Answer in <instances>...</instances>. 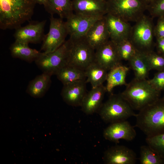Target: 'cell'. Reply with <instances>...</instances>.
I'll return each instance as SVG.
<instances>
[{
    "mask_svg": "<svg viewBox=\"0 0 164 164\" xmlns=\"http://www.w3.org/2000/svg\"><path fill=\"white\" fill-rule=\"evenodd\" d=\"M36 3L35 0H0V28L16 29L30 20Z\"/></svg>",
    "mask_w": 164,
    "mask_h": 164,
    "instance_id": "obj_1",
    "label": "cell"
},
{
    "mask_svg": "<svg viewBox=\"0 0 164 164\" xmlns=\"http://www.w3.org/2000/svg\"><path fill=\"white\" fill-rule=\"evenodd\" d=\"M126 86L120 94L133 110L139 111L160 98V92L154 88L148 80L134 78Z\"/></svg>",
    "mask_w": 164,
    "mask_h": 164,
    "instance_id": "obj_2",
    "label": "cell"
},
{
    "mask_svg": "<svg viewBox=\"0 0 164 164\" xmlns=\"http://www.w3.org/2000/svg\"><path fill=\"white\" fill-rule=\"evenodd\" d=\"M135 117V127L146 137L164 133V99L159 98L139 111Z\"/></svg>",
    "mask_w": 164,
    "mask_h": 164,
    "instance_id": "obj_3",
    "label": "cell"
},
{
    "mask_svg": "<svg viewBox=\"0 0 164 164\" xmlns=\"http://www.w3.org/2000/svg\"><path fill=\"white\" fill-rule=\"evenodd\" d=\"M72 43L69 38L55 50L48 53L42 52L35 61L36 64L43 73L56 75L60 69L68 64Z\"/></svg>",
    "mask_w": 164,
    "mask_h": 164,
    "instance_id": "obj_4",
    "label": "cell"
},
{
    "mask_svg": "<svg viewBox=\"0 0 164 164\" xmlns=\"http://www.w3.org/2000/svg\"><path fill=\"white\" fill-rule=\"evenodd\" d=\"M101 119L110 123L126 120L132 116H135L134 111L128 103L121 94H111L108 99L103 104L99 110Z\"/></svg>",
    "mask_w": 164,
    "mask_h": 164,
    "instance_id": "obj_5",
    "label": "cell"
},
{
    "mask_svg": "<svg viewBox=\"0 0 164 164\" xmlns=\"http://www.w3.org/2000/svg\"><path fill=\"white\" fill-rule=\"evenodd\" d=\"M154 27L152 18L145 15L132 26L129 39L137 52L153 50Z\"/></svg>",
    "mask_w": 164,
    "mask_h": 164,
    "instance_id": "obj_6",
    "label": "cell"
},
{
    "mask_svg": "<svg viewBox=\"0 0 164 164\" xmlns=\"http://www.w3.org/2000/svg\"><path fill=\"white\" fill-rule=\"evenodd\" d=\"M108 13L127 22H136L144 14L147 5L143 0H107Z\"/></svg>",
    "mask_w": 164,
    "mask_h": 164,
    "instance_id": "obj_7",
    "label": "cell"
},
{
    "mask_svg": "<svg viewBox=\"0 0 164 164\" xmlns=\"http://www.w3.org/2000/svg\"><path fill=\"white\" fill-rule=\"evenodd\" d=\"M50 19L49 31L44 36L41 49L45 53L52 52L58 48L65 41L68 35L63 19L51 15Z\"/></svg>",
    "mask_w": 164,
    "mask_h": 164,
    "instance_id": "obj_8",
    "label": "cell"
},
{
    "mask_svg": "<svg viewBox=\"0 0 164 164\" xmlns=\"http://www.w3.org/2000/svg\"><path fill=\"white\" fill-rule=\"evenodd\" d=\"M71 39L72 43L68 64L84 70L94 61L95 50L84 37Z\"/></svg>",
    "mask_w": 164,
    "mask_h": 164,
    "instance_id": "obj_9",
    "label": "cell"
},
{
    "mask_svg": "<svg viewBox=\"0 0 164 164\" xmlns=\"http://www.w3.org/2000/svg\"><path fill=\"white\" fill-rule=\"evenodd\" d=\"M103 17L88 16L73 13L65 21L70 38L76 40L84 37L93 24Z\"/></svg>",
    "mask_w": 164,
    "mask_h": 164,
    "instance_id": "obj_10",
    "label": "cell"
},
{
    "mask_svg": "<svg viewBox=\"0 0 164 164\" xmlns=\"http://www.w3.org/2000/svg\"><path fill=\"white\" fill-rule=\"evenodd\" d=\"M46 20L30 23L15 29L13 35L15 40L29 43H38L43 41Z\"/></svg>",
    "mask_w": 164,
    "mask_h": 164,
    "instance_id": "obj_11",
    "label": "cell"
},
{
    "mask_svg": "<svg viewBox=\"0 0 164 164\" xmlns=\"http://www.w3.org/2000/svg\"><path fill=\"white\" fill-rule=\"evenodd\" d=\"M136 135L134 127L126 120L111 123L103 132L105 139L116 143H118L120 139L131 141Z\"/></svg>",
    "mask_w": 164,
    "mask_h": 164,
    "instance_id": "obj_12",
    "label": "cell"
},
{
    "mask_svg": "<svg viewBox=\"0 0 164 164\" xmlns=\"http://www.w3.org/2000/svg\"><path fill=\"white\" fill-rule=\"evenodd\" d=\"M94 61L107 71L121 64L116 43L110 39L95 50Z\"/></svg>",
    "mask_w": 164,
    "mask_h": 164,
    "instance_id": "obj_13",
    "label": "cell"
},
{
    "mask_svg": "<svg viewBox=\"0 0 164 164\" xmlns=\"http://www.w3.org/2000/svg\"><path fill=\"white\" fill-rule=\"evenodd\" d=\"M136 154L132 149L122 145H116L104 152L103 161L107 164H134L137 161Z\"/></svg>",
    "mask_w": 164,
    "mask_h": 164,
    "instance_id": "obj_14",
    "label": "cell"
},
{
    "mask_svg": "<svg viewBox=\"0 0 164 164\" xmlns=\"http://www.w3.org/2000/svg\"><path fill=\"white\" fill-rule=\"evenodd\" d=\"M74 13L91 16H104L108 13L107 0H72Z\"/></svg>",
    "mask_w": 164,
    "mask_h": 164,
    "instance_id": "obj_15",
    "label": "cell"
},
{
    "mask_svg": "<svg viewBox=\"0 0 164 164\" xmlns=\"http://www.w3.org/2000/svg\"><path fill=\"white\" fill-rule=\"evenodd\" d=\"M104 17L111 40L116 43L129 38L132 26L129 22L109 13Z\"/></svg>",
    "mask_w": 164,
    "mask_h": 164,
    "instance_id": "obj_16",
    "label": "cell"
},
{
    "mask_svg": "<svg viewBox=\"0 0 164 164\" xmlns=\"http://www.w3.org/2000/svg\"><path fill=\"white\" fill-rule=\"evenodd\" d=\"M84 38L95 50L110 40L104 16L93 24Z\"/></svg>",
    "mask_w": 164,
    "mask_h": 164,
    "instance_id": "obj_17",
    "label": "cell"
},
{
    "mask_svg": "<svg viewBox=\"0 0 164 164\" xmlns=\"http://www.w3.org/2000/svg\"><path fill=\"white\" fill-rule=\"evenodd\" d=\"M86 80L63 85L61 94L64 101L73 106H80L86 91Z\"/></svg>",
    "mask_w": 164,
    "mask_h": 164,
    "instance_id": "obj_18",
    "label": "cell"
},
{
    "mask_svg": "<svg viewBox=\"0 0 164 164\" xmlns=\"http://www.w3.org/2000/svg\"><path fill=\"white\" fill-rule=\"evenodd\" d=\"M107 92L106 87L101 85L92 88L87 92L80 107L82 111L86 114H93L100 110L102 101Z\"/></svg>",
    "mask_w": 164,
    "mask_h": 164,
    "instance_id": "obj_19",
    "label": "cell"
},
{
    "mask_svg": "<svg viewBox=\"0 0 164 164\" xmlns=\"http://www.w3.org/2000/svg\"><path fill=\"white\" fill-rule=\"evenodd\" d=\"M51 76L45 73L37 76L29 82L26 92L35 98L43 97L50 87Z\"/></svg>",
    "mask_w": 164,
    "mask_h": 164,
    "instance_id": "obj_20",
    "label": "cell"
},
{
    "mask_svg": "<svg viewBox=\"0 0 164 164\" xmlns=\"http://www.w3.org/2000/svg\"><path fill=\"white\" fill-rule=\"evenodd\" d=\"M28 44L15 40L9 48L12 56L13 58L19 59L28 63L35 62L42 52L30 48Z\"/></svg>",
    "mask_w": 164,
    "mask_h": 164,
    "instance_id": "obj_21",
    "label": "cell"
},
{
    "mask_svg": "<svg viewBox=\"0 0 164 164\" xmlns=\"http://www.w3.org/2000/svg\"><path fill=\"white\" fill-rule=\"evenodd\" d=\"M44 6L51 15L56 14L63 19L74 13L71 0H47Z\"/></svg>",
    "mask_w": 164,
    "mask_h": 164,
    "instance_id": "obj_22",
    "label": "cell"
},
{
    "mask_svg": "<svg viewBox=\"0 0 164 164\" xmlns=\"http://www.w3.org/2000/svg\"><path fill=\"white\" fill-rule=\"evenodd\" d=\"M129 70L128 67L121 64L109 70L108 73L106 87L107 92L111 93L117 86L126 85V77Z\"/></svg>",
    "mask_w": 164,
    "mask_h": 164,
    "instance_id": "obj_23",
    "label": "cell"
},
{
    "mask_svg": "<svg viewBox=\"0 0 164 164\" xmlns=\"http://www.w3.org/2000/svg\"><path fill=\"white\" fill-rule=\"evenodd\" d=\"M86 83H90L92 88L103 85L106 80L107 70L94 61L84 70Z\"/></svg>",
    "mask_w": 164,
    "mask_h": 164,
    "instance_id": "obj_24",
    "label": "cell"
},
{
    "mask_svg": "<svg viewBox=\"0 0 164 164\" xmlns=\"http://www.w3.org/2000/svg\"><path fill=\"white\" fill-rule=\"evenodd\" d=\"M56 75L63 85L86 79L84 70L69 64L60 69Z\"/></svg>",
    "mask_w": 164,
    "mask_h": 164,
    "instance_id": "obj_25",
    "label": "cell"
},
{
    "mask_svg": "<svg viewBox=\"0 0 164 164\" xmlns=\"http://www.w3.org/2000/svg\"><path fill=\"white\" fill-rule=\"evenodd\" d=\"M128 62L131 68L134 72L135 78L146 79L150 70L143 53L137 52Z\"/></svg>",
    "mask_w": 164,
    "mask_h": 164,
    "instance_id": "obj_26",
    "label": "cell"
},
{
    "mask_svg": "<svg viewBox=\"0 0 164 164\" xmlns=\"http://www.w3.org/2000/svg\"><path fill=\"white\" fill-rule=\"evenodd\" d=\"M139 159L141 164L164 163V159L148 145L141 147Z\"/></svg>",
    "mask_w": 164,
    "mask_h": 164,
    "instance_id": "obj_27",
    "label": "cell"
},
{
    "mask_svg": "<svg viewBox=\"0 0 164 164\" xmlns=\"http://www.w3.org/2000/svg\"><path fill=\"white\" fill-rule=\"evenodd\" d=\"M117 53L120 60L129 61L137 51L129 38L116 43Z\"/></svg>",
    "mask_w": 164,
    "mask_h": 164,
    "instance_id": "obj_28",
    "label": "cell"
},
{
    "mask_svg": "<svg viewBox=\"0 0 164 164\" xmlns=\"http://www.w3.org/2000/svg\"><path fill=\"white\" fill-rule=\"evenodd\" d=\"M145 141L147 145L164 159V133L146 137Z\"/></svg>",
    "mask_w": 164,
    "mask_h": 164,
    "instance_id": "obj_29",
    "label": "cell"
},
{
    "mask_svg": "<svg viewBox=\"0 0 164 164\" xmlns=\"http://www.w3.org/2000/svg\"><path fill=\"white\" fill-rule=\"evenodd\" d=\"M143 54L150 70H156L159 71L164 70V56L153 50Z\"/></svg>",
    "mask_w": 164,
    "mask_h": 164,
    "instance_id": "obj_30",
    "label": "cell"
},
{
    "mask_svg": "<svg viewBox=\"0 0 164 164\" xmlns=\"http://www.w3.org/2000/svg\"><path fill=\"white\" fill-rule=\"evenodd\" d=\"M147 10L152 18L164 16V0H154L148 6Z\"/></svg>",
    "mask_w": 164,
    "mask_h": 164,
    "instance_id": "obj_31",
    "label": "cell"
},
{
    "mask_svg": "<svg viewBox=\"0 0 164 164\" xmlns=\"http://www.w3.org/2000/svg\"><path fill=\"white\" fill-rule=\"evenodd\" d=\"M148 80L151 86L156 90L160 92L164 91V70L158 71L153 78Z\"/></svg>",
    "mask_w": 164,
    "mask_h": 164,
    "instance_id": "obj_32",
    "label": "cell"
},
{
    "mask_svg": "<svg viewBox=\"0 0 164 164\" xmlns=\"http://www.w3.org/2000/svg\"><path fill=\"white\" fill-rule=\"evenodd\" d=\"M158 18L154 29V36L156 39L164 37V16Z\"/></svg>",
    "mask_w": 164,
    "mask_h": 164,
    "instance_id": "obj_33",
    "label": "cell"
},
{
    "mask_svg": "<svg viewBox=\"0 0 164 164\" xmlns=\"http://www.w3.org/2000/svg\"><path fill=\"white\" fill-rule=\"evenodd\" d=\"M156 43L158 53L164 56V37L156 39Z\"/></svg>",
    "mask_w": 164,
    "mask_h": 164,
    "instance_id": "obj_34",
    "label": "cell"
},
{
    "mask_svg": "<svg viewBox=\"0 0 164 164\" xmlns=\"http://www.w3.org/2000/svg\"><path fill=\"white\" fill-rule=\"evenodd\" d=\"M47 0H35L36 4L43 5L44 6L45 5Z\"/></svg>",
    "mask_w": 164,
    "mask_h": 164,
    "instance_id": "obj_35",
    "label": "cell"
},
{
    "mask_svg": "<svg viewBox=\"0 0 164 164\" xmlns=\"http://www.w3.org/2000/svg\"><path fill=\"white\" fill-rule=\"evenodd\" d=\"M146 5H147V6L149 4H151L152 2H153L154 0H143Z\"/></svg>",
    "mask_w": 164,
    "mask_h": 164,
    "instance_id": "obj_36",
    "label": "cell"
},
{
    "mask_svg": "<svg viewBox=\"0 0 164 164\" xmlns=\"http://www.w3.org/2000/svg\"><path fill=\"white\" fill-rule=\"evenodd\" d=\"M162 98L164 99V95L163 97Z\"/></svg>",
    "mask_w": 164,
    "mask_h": 164,
    "instance_id": "obj_37",
    "label": "cell"
}]
</instances>
